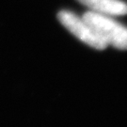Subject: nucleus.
I'll return each mask as SVG.
<instances>
[{
	"mask_svg": "<svg viewBox=\"0 0 127 127\" xmlns=\"http://www.w3.org/2000/svg\"><path fill=\"white\" fill-rule=\"evenodd\" d=\"M83 19L94 28L99 36L108 45L121 50H127V27L109 18L107 15L88 11Z\"/></svg>",
	"mask_w": 127,
	"mask_h": 127,
	"instance_id": "1",
	"label": "nucleus"
},
{
	"mask_svg": "<svg viewBox=\"0 0 127 127\" xmlns=\"http://www.w3.org/2000/svg\"><path fill=\"white\" fill-rule=\"evenodd\" d=\"M58 19L72 34L92 48L103 50L107 46L105 41L83 17L80 18L69 10H61L58 13Z\"/></svg>",
	"mask_w": 127,
	"mask_h": 127,
	"instance_id": "2",
	"label": "nucleus"
},
{
	"mask_svg": "<svg viewBox=\"0 0 127 127\" xmlns=\"http://www.w3.org/2000/svg\"><path fill=\"white\" fill-rule=\"evenodd\" d=\"M97 13L104 15L127 14V4L122 0H77Z\"/></svg>",
	"mask_w": 127,
	"mask_h": 127,
	"instance_id": "3",
	"label": "nucleus"
}]
</instances>
